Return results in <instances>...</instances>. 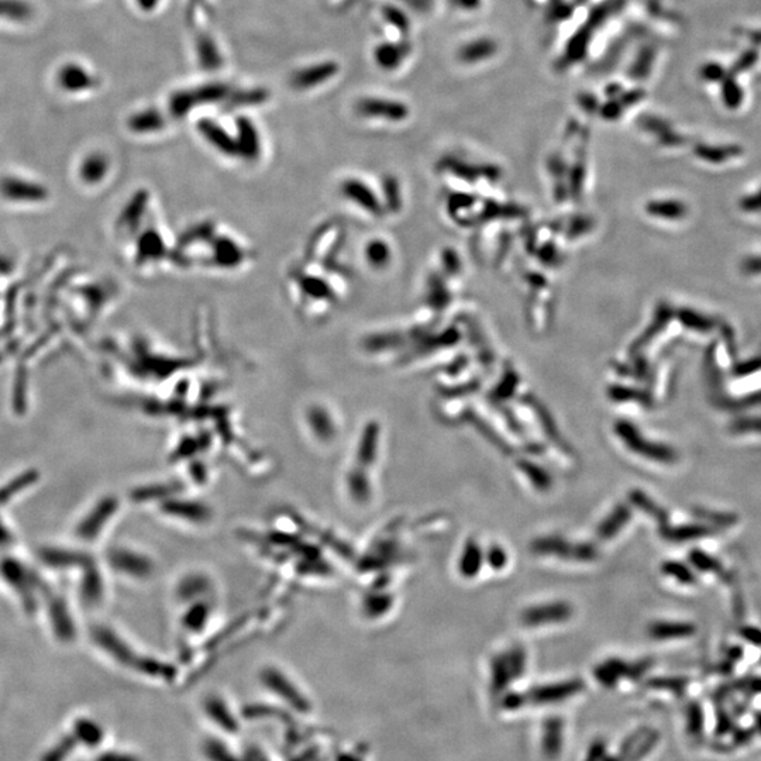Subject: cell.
<instances>
[{"instance_id":"17","label":"cell","mask_w":761,"mask_h":761,"mask_svg":"<svg viewBox=\"0 0 761 761\" xmlns=\"http://www.w3.org/2000/svg\"><path fill=\"white\" fill-rule=\"evenodd\" d=\"M519 467H521L523 473L528 475L529 480L535 484L537 490H549L550 484H552V482H550L549 475L544 473L542 468L533 466V464L529 463V461H521V463H519Z\"/></svg>"},{"instance_id":"27","label":"cell","mask_w":761,"mask_h":761,"mask_svg":"<svg viewBox=\"0 0 761 761\" xmlns=\"http://www.w3.org/2000/svg\"><path fill=\"white\" fill-rule=\"evenodd\" d=\"M745 270L749 272V274H757V272H761V258H753V260L747 261Z\"/></svg>"},{"instance_id":"13","label":"cell","mask_w":761,"mask_h":761,"mask_svg":"<svg viewBox=\"0 0 761 761\" xmlns=\"http://www.w3.org/2000/svg\"><path fill=\"white\" fill-rule=\"evenodd\" d=\"M482 560H484V556H482L480 546L473 542V540H470V542L466 544V547H464L463 556H461V574L467 578L475 577V575L478 574V571L481 570Z\"/></svg>"},{"instance_id":"11","label":"cell","mask_w":761,"mask_h":761,"mask_svg":"<svg viewBox=\"0 0 761 761\" xmlns=\"http://www.w3.org/2000/svg\"><path fill=\"white\" fill-rule=\"evenodd\" d=\"M39 556L43 563L51 568L74 567L75 564L86 561V557L81 556V554L68 552L64 549H51V547L41 550Z\"/></svg>"},{"instance_id":"15","label":"cell","mask_w":761,"mask_h":761,"mask_svg":"<svg viewBox=\"0 0 761 761\" xmlns=\"http://www.w3.org/2000/svg\"><path fill=\"white\" fill-rule=\"evenodd\" d=\"M649 212L653 216L676 220L683 218L685 215V206L683 203L676 201L654 202L649 206Z\"/></svg>"},{"instance_id":"18","label":"cell","mask_w":761,"mask_h":761,"mask_svg":"<svg viewBox=\"0 0 761 761\" xmlns=\"http://www.w3.org/2000/svg\"><path fill=\"white\" fill-rule=\"evenodd\" d=\"M375 446H377V429L370 428L365 433L363 443H361L360 453H358V459L364 466H370L373 463L375 457Z\"/></svg>"},{"instance_id":"14","label":"cell","mask_w":761,"mask_h":761,"mask_svg":"<svg viewBox=\"0 0 761 761\" xmlns=\"http://www.w3.org/2000/svg\"><path fill=\"white\" fill-rule=\"evenodd\" d=\"M37 478H39V475H37L36 471H27V473L13 478L8 485L0 488V505L8 504L10 499L15 498V495L20 494V492L34 484Z\"/></svg>"},{"instance_id":"28","label":"cell","mask_w":761,"mask_h":761,"mask_svg":"<svg viewBox=\"0 0 761 761\" xmlns=\"http://www.w3.org/2000/svg\"><path fill=\"white\" fill-rule=\"evenodd\" d=\"M10 540H12V536H10L9 530L0 523V544L6 546V544L10 543Z\"/></svg>"},{"instance_id":"2","label":"cell","mask_w":761,"mask_h":761,"mask_svg":"<svg viewBox=\"0 0 761 761\" xmlns=\"http://www.w3.org/2000/svg\"><path fill=\"white\" fill-rule=\"evenodd\" d=\"M526 668V654L519 647L495 657L491 663L490 691L494 698L504 694L512 681L519 680Z\"/></svg>"},{"instance_id":"16","label":"cell","mask_w":761,"mask_h":761,"mask_svg":"<svg viewBox=\"0 0 761 761\" xmlns=\"http://www.w3.org/2000/svg\"><path fill=\"white\" fill-rule=\"evenodd\" d=\"M661 571H663L667 577L674 578V580L681 584H692L695 581L694 573H692L691 568L685 566L683 563H678V561H668V563L664 564L663 568H661Z\"/></svg>"},{"instance_id":"20","label":"cell","mask_w":761,"mask_h":761,"mask_svg":"<svg viewBox=\"0 0 761 761\" xmlns=\"http://www.w3.org/2000/svg\"><path fill=\"white\" fill-rule=\"evenodd\" d=\"M707 529L701 526H680V528L667 530V535L673 540H691L707 535Z\"/></svg>"},{"instance_id":"5","label":"cell","mask_w":761,"mask_h":761,"mask_svg":"<svg viewBox=\"0 0 761 761\" xmlns=\"http://www.w3.org/2000/svg\"><path fill=\"white\" fill-rule=\"evenodd\" d=\"M533 552L577 561H591L597 556V550L590 544H574L560 537H543L536 540L533 543Z\"/></svg>"},{"instance_id":"25","label":"cell","mask_w":761,"mask_h":761,"mask_svg":"<svg viewBox=\"0 0 761 761\" xmlns=\"http://www.w3.org/2000/svg\"><path fill=\"white\" fill-rule=\"evenodd\" d=\"M736 430L738 432H753V430H757V432H761V422L760 420H756V423L752 425V423L747 422V420H743V422H738V425L735 426Z\"/></svg>"},{"instance_id":"6","label":"cell","mask_w":761,"mask_h":761,"mask_svg":"<svg viewBox=\"0 0 761 761\" xmlns=\"http://www.w3.org/2000/svg\"><path fill=\"white\" fill-rule=\"evenodd\" d=\"M573 615V609L566 602H553V604H544L533 606L528 611L523 612L522 623L526 626H543L550 623L566 622Z\"/></svg>"},{"instance_id":"23","label":"cell","mask_w":761,"mask_h":761,"mask_svg":"<svg viewBox=\"0 0 761 761\" xmlns=\"http://www.w3.org/2000/svg\"><path fill=\"white\" fill-rule=\"evenodd\" d=\"M684 320L691 326V329L702 330V332H707L711 327V322L708 319L699 318L697 313H690L688 318H684Z\"/></svg>"},{"instance_id":"8","label":"cell","mask_w":761,"mask_h":761,"mask_svg":"<svg viewBox=\"0 0 761 761\" xmlns=\"http://www.w3.org/2000/svg\"><path fill=\"white\" fill-rule=\"evenodd\" d=\"M48 614H50L51 622H53V629L55 635L61 637V639H71L75 630L72 628L71 616L68 614L67 605L60 598H54L48 606Z\"/></svg>"},{"instance_id":"26","label":"cell","mask_w":761,"mask_h":761,"mask_svg":"<svg viewBox=\"0 0 761 761\" xmlns=\"http://www.w3.org/2000/svg\"><path fill=\"white\" fill-rule=\"evenodd\" d=\"M742 635L743 637H745L746 640H749V642L754 643V645H761L760 630L753 629V628L743 629Z\"/></svg>"},{"instance_id":"10","label":"cell","mask_w":761,"mask_h":761,"mask_svg":"<svg viewBox=\"0 0 761 761\" xmlns=\"http://www.w3.org/2000/svg\"><path fill=\"white\" fill-rule=\"evenodd\" d=\"M695 628L691 623L656 622L650 626V636L657 640L681 639L694 635Z\"/></svg>"},{"instance_id":"4","label":"cell","mask_w":761,"mask_h":761,"mask_svg":"<svg viewBox=\"0 0 761 761\" xmlns=\"http://www.w3.org/2000/svg\"><path fill=\"white\" fill-rule=\"evenodd\" d=\"M0 573L5 581H8L10 587L16 592H19L20 598H22L23 605L29 608V611H33L34 608V594L37 585L40 581L34 577L32 571L27 570L20 561L5 560L0 566Z\"/></svg>"},{"instance_id":"19","label":"cell","mask_w":761,"mask_h":761,"mask_svg":"<svg viewBox=\"0 0 761 761\" xmlns=\"http://www.w3.org/2000/svg\"><path fill=\"white\" fill-rule=\"evenodd\" d=\"M690 560L692 567L697 568L699 571H705V573L718 570L719 568L718 561L714 557L709 556V554L701 552V550H692Z\"/></svg>"},{"instance_id":"3","label":"cell","mask_w":761,"mask_h":761,"mask_svg":"<svg viewBox=\"0 0 761 761\" xmlns=\"http://www.w3.org/2000/svg\"><path fill=\"white\" fill-rule=\"evenodd\" d=\"M616 433L621 437L622 442L628 446L629 450L639 456L645 457L659 463L671 464L677 459L676 451L670 449L664 444L646 442L645 437L640 435L639 430L629 422H619L616 425Z\"/></svg>"},{"instance_id":"24","label":"cell","mask_w":761,"mask_h":761,"mask_svg":"<svg viewBox=\"0 0 761 761\" xmlns=\"http://www.w3.org/2000/svg\"><path fill=\"white\" fill-rule=\"evenodd\" d=\"M743 209L746 210H761V189L759 191V194L753 195V196H747L745 201L742 203Z\"/></svg>"},{"instance_id":"12","label":"cell","mask_w":761,"mask_h":761,"mask_svg":"<svg viewBox=\"0 0 761 761\" xmlns=\"http://www.w3.org/2000/svg\"><path fill=\"white\" fill-rule=\"evenodd\" d=\"M629 519L630 511L628 506H618V508H616L615 511L612 512L601 525H599L598 536L605 540L611 539V537H614L621 532V529L629 522Z\"/></svg>"},{"instance_id":"9","label":"cell","mask_w":761,"mask_h":761,"mask_svg":"<svg viewBox=\"0 0 761 761\" xmlns=\"http://www.w3.org/2000/svg\"><path fill=\"white\" fill-rule=\"evenodd\" d=\"M110 511H112V505L109 501L98 505V508L89 513L88 518L78 526V536L85 540H91L98 536L106 518H109Z\"/></svg>"},{"instance_id":"7","label":"cell","mask_w":761,"mask_h":761,"mask_svg":"<svg viewBox=\"0 0 761 761\" xmlns=\"http://www.w3.org/2000/svg\"><path fill=\"white\" fill-rule=\"evenodd\" d=\"M595 678L598 683L604 685V687H614L623 678H629L635 676L633 673V667L625 661L618 659H611L605 661V663L599 664L594 671Z\"/></svg>"},{"instance_id":"21","label":"cell","mask_w":761,"mask_h":761,"mask_svg":"<svg viewBox=\"0 0 761 761\" xmlns=\"http://www.w3.org/2000/svg\"><path fill=\"white\" fill-rule=\"evenodd\" d=\"M350 490L351 494L354 495V498L361 499V501H365L368 497H370V487H368V481L365 480V477H361V475H353L350 480Z\"/></svg>"},{"instance_id":"1","label":"cell","mask_w":761,"mask_h":761,"mask_svg":"<svg viewBox=\"0 0 761 761\" xmlns=\"http://www.w3.org/2000/svg\"><path fill=\"white\" fill-rule=\"evenodd\" d=\"M568 740H570V725L563 716H550L547 721L540 722L537 726V749L546 761L560 760Z\"/></svg>"},{"instance_id":"22","label":"cell","mask_w":761,"mask_h":761,"mask_svg":"<svg viewBox=\"0 0 761 761\" xmlns=\"http://www.w3.org/2000/svg\"><path fill=\"white\" fill-rule=\"evenodd\" d=\"M487 560H488V563H490V566L494 567L495 570H501V568L505 567L506 560H508V557H506V553L504 549H501V547L495 546V547H492L490 552H488Z\"/></svg>"}]
</instances>
